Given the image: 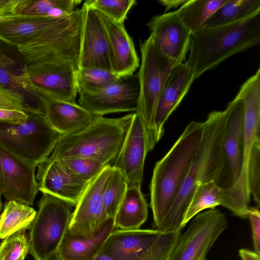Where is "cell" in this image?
<instances>
[{
	"label": "cell",
	"instance_id": "74e56055",
	"mask_svg": "<svg viewBox=\"0 0 260 260\" xmlns=\"http://www.w3.org/2000/svg\"><path fill=\"white\" fill-rule=\"evenodd\" d=\"M248 183L250 194L257 207L260 205V140L253 144L248 167Z\"/></svg>",
	"mask_w": 260,
	"mask_h": 260
},
{
	"label": "cell",
	"instance_id": "d6986e66",
	"mask_svg": "<svg viewBox=\"0 0 260 260\" xmlns=\"http://www.w3.org/2000/svg\"><path fill=\"white\" fill-rule=\"evenodd\" d=\"M30 93L42 104L48 122L61 135H72L83 130L96 116L77 103L61 101L38 92Z\"/></svg>",
	"mask_w": 260,
	"mask_h": 260
},
{
	"label": "cell",
	"instance_id": "ab89813d",
	"mask_svg": "<svg viewBox=\"0 0 260 260\" xmlns=\"http://www.w3.org/2000/svg\"><path fill=\"white\" fill-rule=\"evenodd\" d=\"M28 114L22 111L0 108V123H20L25 122Z\"/></svg>",
	"mask_w": 260,
	"mask_h": 260
},
{
	"label": "cell",
	"instance_id": "9a60e30c",
	"mask_svg": "<svg viewBox=\"0 0 260 260\" xmlns=\"http://www.w3.org/2000/svg\"><path fill=\"white\" fill-rule=\"evenodd\" d=\"M113 169L108 165L88 184L72 212L69 227L72 234L92 238L105 222L103 215L102 194Z\"/></svg>",
	"mask_w": 260,
	"mask_h": 260
},
{
	"label": "cell",
	"instance_id": "b9f144b4",
	"mask_svg": "<svg viewBox=\"0 0 260 260\" xmlns=\"http://www.w3.org/2000/svg\"><path fill=\"white\" fill-rule=\"evenodd\" d=\"M18 0H0V16L14 15Z\"/></svg>",
	"mask_w": 260,
	"mask_h": 260
},
{
	"label": "cell",
	"instance_id": "4fadbf2b",
	"mask_svg": "<svg viewBox=\"0 0 260 260\" xmlns=\"http://www.w3.org/2000/svg\"><path fill=\"white\" fill-rule=\"evenodd\" d=\"M138 74L120 77L96 92L79 94V105L97 116L123 112H136L140 95Z\"/></svg>",
	"mask_w": 260,
	"mask_h": 260
},
{
	"label": "cell",
	"instance_id": "d590c367",
	"mask_svg": "<svg viewBox=\"0 0 260 260\" xmlns=\"http://www.w3.org/2000/svg\"><path fill=\"white\" fill-rule=\"evenodd\" d=\"M28 240L18 232L5 238L0 245V260H24L28 253Z\"/></svg>",
	"mask_w": 260,
	"mask_h": 260
},
{
	"label": "cell",
	"instance_id": "3957f363",
	"mask_svg": "<svg viewBox=\"0 0 260 260\" xmlns=\"http://www.w3.org/2000/svg\"><path fill=\"white\" fill-rule=\"evenodd\" d=\"M204 123L192 121L154 168L150 185L153 225L157 229L172 206L202 141Z\"/></svg>",
	"mask_w": 260,
	"mask_h": 260
},
{
	"label": "cell",
	"instance_id": "4316f807",
	"mask_svg": "<svg viewBox=\"0 0 260 260\" xmlns=\"http://www.w3.org/2000/svg\"><path fill=\"white\" fill-rule=\"evenodd\" d=\"M229 0H187L176 13L192 34L205 27L209 19Z\"/></svg>",
	"mask_w": 260,
	"mask_h": 260
},
{
	"label": "cell",
	"instance_id": "4dcf8cb0",
	"mask_svg": "<svg viewBox=\"0 0 260 260\" xmlns=\"http://www.w3.org/2000/svg\"><path fill=\"white\" fill-rule=\"evenodd\" d=\"M102 194V210L104 220L115 217L117 209L127 188L125 177L121 172L113 167Z\"/></svg>",
	"mask_w": 260,
	"mask_h": 260
},
{
	"label": "cell",
	"instance_id": "cb8c5ba5",
	"mask_svg": "<svg viewBox=\"0 0 260 260\" xmlns=\"http://www.w3.org/2000/svg\"><path fill=\"white\" fill-rule=\"evenodd\" d=\"M60 18L25 15L0 16V40L17 48L35 39Z\"/></svg>",
	"mask_w": 260,
	"mask_h": 260
},
{
	"label": "cell",
	"instance_id": "7a4b0ae2",
	"mask_svg": "<svg viewBox=\"0 0 260 260\" xmlns=\"http://www.w3.org/2000/svg\"><path fill=\"white\" fill-rule=\"evenodd\" d=\"M260 43V10L237 22L205 27L191 35L185 63L196 79L230 57Z\"/></svg>",
	"mask_w": 260,
	"mask_h": 260
},
{
	"label": "cell",
	"instance_id": "7bdbcfd3",
	"mask_svg": "<svg viewBox=\"0 0 260 260\" xmlns=\"http://www.w3.org/2000/svg\"><path fill=\"white\" fill-rule=\"evenodd\" d=\"M15 64L14 60L0 47V69L8 68Z\"/></svg>",
	"mask_w": 260,
	"mask_h": 260
},
{
	"label": "cell",
	"instance_id": "44dd1931",
	"mask_svg": "<svg viewBox=\"0 0 260 260\" xmlns=\"http://www.w3.org/2000/svg\"><path fill=\"white\" fill-rule=\"evenodd\" d=\"M195 76L185 63L176 66L169 75L159 96L154 120L157 142L163 136L164 125L188 92Z\"/></svg>",
	"mask_w": 260,
	"mask_h": 260
},
{
	"label": "cell",
	"instance_id": "7402d4cb",
	"mask_svg": "<svg viewBox=\"0 0 260 260\" xmlns=\"http://www.w3.org/2000/svg\"><path fill=\"white\" fill-rule=\"evenodd\" d=\"M96 11L107 33L112 71L119 77L134 74L139 67V59L133 41L124 24L116 23L103 13Z\"/></svg>",
	"mask_w": 260,
	"mask_h": 260
},
{
	"label": "cell",
	"instance_id": "5bb4252c",
	"mask_svg": "<svg viewBox=\"0 0 260 260\" xmlns=\"http://www.w3.org/2000/svg\"><path fill=\"white\" fill-rule=\"evenodd\" d=\"M36 166L0 145V192L8 201L32 205L38 192Z\"/></svg>",
	"mask_w": 260,
	"mask_h": 260
},
{
	"label": "cell",
	"instance_id": "8992f818",
	"mask_svg": "<svg viewBox=\"0 0 260 260\" xmlns=\"http://www.w3.org/2000/svg\"><path fill=\"white\" fill-rule=\"evenodd\" d=\"M140 51L141 62L137 73L140 90L135 113L143 123L149 152L157 143L154 120L159 96L169 75L180 63L163 54L150 36L141 43Z\"/></svg>",
	"mask_w": 260,
	"mask_h": 260
},
{
	"label": "cell",
	"instance_id": "7c38bea8",
	"mask_svg": "<svg viewBox=\"0 0 260 260\" xmlns=\"http://www.w3.org/2000/svg\"><path fill=\"white\" fill-rule=\"evenodd\" d=\"M228 225L225 214L216 208L200 212L180 234L169 260H207L208 252Z\"/></svg>",
	"mask_w": 260,
	"mask_h": 260
},
{
	"label": "cell",
	"instance_id": "30bf717a",
	"mask_svg": "<svg viewBox=\"0 0 260 260\" xmlns=\"http://www.w3.org/2000/svg\"><path fill=\"white\" fill-rule=\"evenodd\" d=\"M71 207L60 199L43 194L29 228L28 253L35 260H49L55 255L69 229Z\"/></svg>",
	"mask_w": 260,
	"mask_h": 260
},
{
	"label": "cell",
	"instance_id": "ac0fdd59",
	"mask_svg": "<svg viewBox=\"0 0 260 260\" xmlns=\"http://www.w3.org/2000/svg\"><path fill=\"white\" fill-rule=\"evenodd\" d=\"M148 152L145 129L141 118L135 112L122 147L111 165L121 172L127 187H141L144 162Z\"/></svg>",
	"mask_w": 260,
	"mask_h": 260
},
{
	"label": "cell",
	"instance_id": "60d3db41",
	"mask_svg": "<svg viewBox=\"0 0 260 260\" xmlns=\"http://www.w3.org/2000/svg\"><path fill=\"white\" fill-rule=\"evenodd\" d=\"M15 75L13 74L8 68L0 69V83L14 90L19 88L15 81Z\"/></svg>",
	"mask_w": 260,
	"mask_h": 260
},
{
	"label": "cell",
	"instance_id": "836d02e7",
	"mask_svg": "<svg viewBox=\"0 0 260 260\" xmlns=\"http://www.w3.org/2000/svg\"><path fill=\"white\" fill-rule=\"evenodd\" d=\"M51 161L87 183L92 180L108 165L100 161L84 158H64Z\"/></svg>",
	"mask_w": 260,
	"mask_h": 260
},
{
	"label": "cell",
	"instance_id": "9c48e42d",
	"mask_svg": "<svg viewBox=\"0 0 260 260\" xmlns=\"http://www.w3.org/2000/svg\"><path fill=\"white\" fill-rule=\"evenodd\" d=\"M60 134L45 116L28 114L22 123H0V145L38 166L51 155Z\"/></svg>",
	"mask_w": 260,
	"mask_h": 260
},
{
	"label": "cell",
	"instance_id": "1f68e13d",
	"mask_svg": "<svg viewBox=\"0 0 260 260\" xmlns=\"http://www.w3.org/2000/svg\"><path fill=\"white\" fill-rule=\"evenodd\" d=\"M222 187L214 181L204 183L199 186L186 213L184 225L195 216L207 209H213L221 205Z\"/></svg>",
	"mask_w": 260,
	"mask_h": 260
},
{
	"label": "cell",
	"instance_id": "5b68a950",
	"mask_svg": "<svg viewBox=\"0 0 260 260\" xmlns=\"http://www.w3.org/2000/svg\"><path fill=\"white\" fill-rule=\"evenodd\" d=\"M244 104V147L242 164L236 182L222 188L221 206L234 215L247 218L250 193L248 167L254 142L260 140V68L240 87L237 94Z\"/></svg>",
	"mask_w": 260,
	"mask_h": 260
},
{
	"label": "cell",
	"instance_id": "8fae6325",
	"mask_svg": "<svg viewBox=\"0 0 260 260\" xmlns=\"http://www.w3.org/2000/svg\"><path fill=\"white\" fill-rule=\"evenodd\" d=\"M79 62L70 59L25 64L21 73L15 75L19 86L29 92H38L52 98L76 104V83Z\"/></svg>",
	"mask_w": 260,
	"mask_h": 260
},
{
	"label": "cell",
	"instance_id": "2e32d148",
	"mask_svg": "<svg viewBox=\"0 0 260 260\" xmlns=\"http://www.w3.org/2000/svg\"><path fill=\"white\" fill-rule=\"evenodd\" d=\"M79 69L101 68L112 71L109 42L104 24L98 12L83 3Z\"/></svg>",
	"mask_w": 260,
	"mask_h": 260
},
{
	"label": "cell",
	"instance_id": "f1b7e54d",
	"mask_svg": "<svg viewBox=\"0 0 260 260\" xmlns=\"http://www.w3.org/2000/svg\"><path fill=\"white\" fill-rule=\"evenodd\" d=\"M81 0H18L14 15L60 18L71 14Z\"/></svg>",
	"mask_w": 260,
	"mask_h": 260
},
{
	"label": "cell",
	"instance_id": "d6a6232c",
	"mask_svg": "<svg viewBox=\"0 0 260 260\" xmlns=\"http://www.w3.org/2000/svg\"><path fill=\"white\" fill-rule=\"evenodd\" d=\"M120 77L112 71L97 68H79L76 77L78 94L96 92L117 81Z\"/></svg>",
	"mask_w": 260,
	"mask_h": 260
},
{
	"label": "cell",
	"instance_id": "52a82bcc",
	"mask_svg": "<svg viewBox=\"0 0 260 260\" xmlns=\"http://www.w3.org/2000/svg\"><path fill=\"white\" fill-rule=\"evenodd\" d=\"M115 229L93 260H169L181 234L156 229Z\"/></svg>",
	"mask_w": 260,
	"mask_h": 260
},
{
	"label": "cell",
	"instance_id": "277c9868",
	"mask_svg": "<svg viewBox=\"0 0 260 260\" xmlns=\"http://www.w3.org/2000/svg\"><path fill=\"white\" fill-rule=\"evenodd\" d=\"M134 115L116 118L96 116L83 130L72 135H60L48 159L84 158L111 166L122 147Z\"/></svg>",
	"mask_w": 260,
	"mask_h": 260
},
{
	"label": "cell",
	"instance_id": "603a6c76",
	"mask_svg": "<svg viewBox=\"0 0 260 260\" xmlns=\"http://www.w3.org/2000/svg\"><path fill=\"white\" fill-rule=\"evenodd\" d=\"M226 109L228 118L223 141L225 164L229 168L232 183L238 178L242 167L244 147V104L236 95Z\"/></svg>",
	"mask_w": 260,
	"mask_h": 260
},
{
	"label": "cell",
	"instance_id": "6da1fadb",
	"mask_svg": "<svg viewBox=\"0 0 260 260\" xmlns=\"http://www.w3.org/2000/svg\"><path fill=\"white\" fill-rule=\"evenodd\" d=\"M228 112L213 111L203 122L200 145L178 194L165 217L156 229L163 232L181 231L189 204L199 186L214 181L219 184L225 165L223 141Z\"/></svg>",
	"mask_w": 260,
	"mask_h": 260
},
{
	"label": "cell",
	"instance_id": "f35d334b",
	"mask_svg": "<svg viewBox=\"0 0 260 260\" xmlns=\"http://www.w3.org/2000/svg\"><path fill=\"white\" fill-rule=\"evenodd\" d=\"M247 218L249 219L252 230L254 251L260 255V212L259 207H249Z\"/></svg>",
	"mask_w": 260,
	"mask_h": 260
},
{
	"label": "cell",
	"instance_id": "f6af8a7d",
	"mask_svg": "<svg viewBox=\"0 0 260 260\" xmlns=\"http://www.w3.org/2000/svg\"><path fill=\"white\" fill-rule=\"evenodd\" d=\"M187 0H159V3L166 8L165 13L172 8H176L181 6Z\"/></svg>",
	"mask_w": 260,
	"mask_h": 260
},
{
	"label": "cell",
	"instance_id": "bcb514c9",
	"mask_svg": "<svg viewBox=\"0 0 260 260\" xmlns=\"http://www.w3.org/2000/svg\"><path fill=\"white\" fill-rule=\"evenodd\" d=\"M1 195H2V193L0 192V211L1 210L2 207V202H1Z\"/></svg>",
	"mask_w": 260,
	"mask_h": 260
},
{
	"label": "cell",
	"instance_id": "e0dca14e",
	"mask_svg": "<svg viewBox=\"0 0 260 260\" xmlns=\"http://www.w3.org/2000/svg\"><path fill=\"white\" fill-rule=\"evenodd\" d=\"M147 26L150 31L149 36L163 54L179 63L185 62L192 34L176 11L153 16Z\"/></svg>",
	"mask_w": 260,
	"mask_h": 260
},
{
	"label": "cell",
	"instance_id": "484cf974",
	"mask_svg": "<svg viewBox=\"0 0 260 260\" xmlns=\"http://www.w3.org/2000/svg\"><path fill=\"white\" fill-rule=\"evenodd\" d=\"M148 207L141 187H127L114 218L115 228L121 230L140 229L147 219Z\"/></svg>",
	"mask_w": 260,
	"mask_h": 260
},
{
	"label": "cell",
	"instance_id": "83f0119b",
	"mask_svg": "<svg viewBox=\"0 0 260 260\" xmlns=\"http://www.w3.org/2000/svg\"><path fill=\"white\" fill-rule=\"evenodd\" d=\"M35 210L23 203L6 202L0 216V239H5L29 228L36 215Z\"/></svg>",
	"mask_w": 260,
	"mask_h": 260
},
{
	"label": "cell",
	"instance_id": "e575fe53",
	"mask_svg": "<svg viewBox=\"0 0 260 260\" xmlns=\"http://www.w3.org/2000/svg\"><path fill=\"white\" fill-rule=\"evenodd\" d=\"M84 3L113 21L124 24L128 12L137 2L135 0H87Z\"/></svg>",
	"mask_w": 260,
	"mask_h": 260
},
{
	"label": "cell",
	"instance_id": "f546056e",
	"mask_svg": "<svg viewBox=\"0 0 260 260\" xmlns=\"http://www.w3.org/2000/svg\"><path fill=\"white\" fill-rule=\"evenodd\" d=\"M259 10V0H229L209 19L205 27L234 23Z\"/></svg>",
	"mask_w": 260,
	"mask_h": 260
},
{
	"label": "cell",
	"instance_id": "8d00e7d4",
	"mask_svg": "<svg viewBox=\"0 0 260 260\" xmlns=\"http://www.w3.org/2000/svg\"><path fill=\"white\" fill-rule=\"evenodd\" d=\"M0 108L22 111L27 114L37 115L35 110L22 93L1 83Z\"/></svg>",
	"mask_w": 260,
	"mask_h": 260
},
{
	"label": "cell",
	"instance_id": "ee69618b",
	"mask_svg": "<svg viewBox=\"0 0 260 260\" xmlns=\"http://www.w3.org/2000/svg\"><path fill=\"white\" fill-rule=\"evenodd\" d=\"M239 254L241 260H260V255L248 249H240Z\"/></svg>",
	"mask_w": 260,
	"mask_h": 260
},
{
	"label": "cell",
	"instance_id": "ffe728a7",
	"mask_svg": "<svg viewBox=\"0 0 260 260\" xmlns=\"http://www.w3.org/2000/svg\"><path fill=\"white\" fill-rule=\"evenodd\" d=\"M38 189L76 206L88 184L48 158L38 165Z\"/></svg>",
	"mask_w": 260,
	"mask_h": 260
},
{
	"label": "cell",
	"instance_id": "ba28073f",
	"mask_svg": "<svg viewBox=\"0 0 260 260\" xmlns=\"http://www.w3.org/2000/svg\"><path fill=\"white\" fill-rule=\"evenodd\" d=\"M82 9L60 18L29 43L17 48L25 64L58 59L79 61Z\"/></svg>",
	"mask_w": 260,
	"mask_h": 260
},
{
	"label": "cell",
	"instance_id": "d4e9b609",
	"mask_svg": "<svg viewBox=\"0 0 260 260\" xmlns=\"http://www.w3.org/2000/svg\"><path fill=\"white\" fill-rule=\"evenodd\" d=\"M114 229V219L109 218L92 238L74 235L68 229L54 257L57 260H92Z\"/></svg>",
	"mask_w": 260,
	"mask_h": 260
}]
</instances>
